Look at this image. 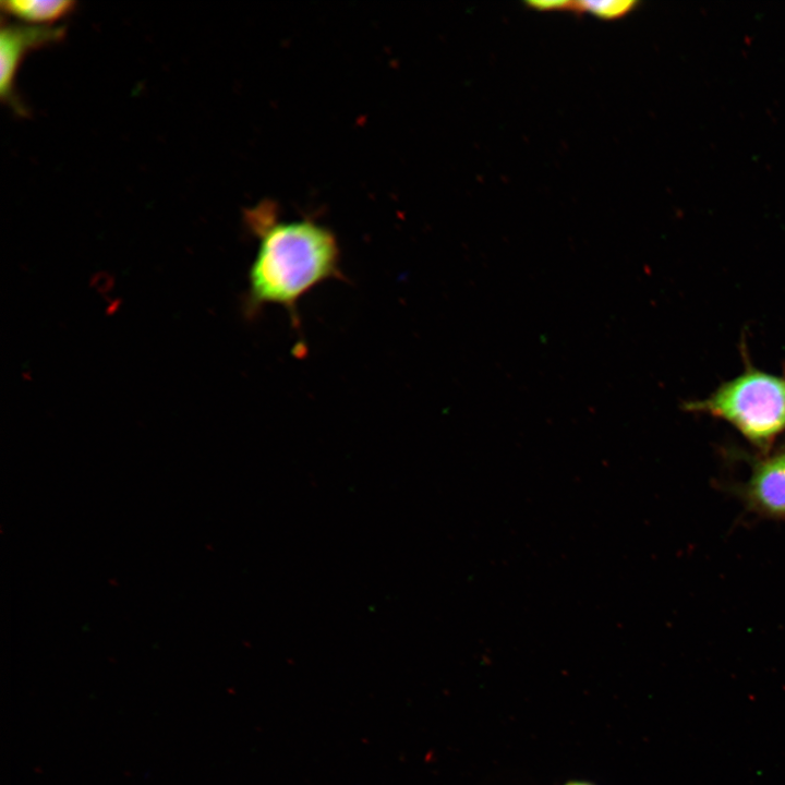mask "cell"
<instances>
[{
	"label": "cell",
	"mask_w": 785,
	"mask_h": 785,
	"mask_svg": "<svg viewBox=\"0 0 785 785\" xmlns=\"http://www.w3.org/2000/svg\"><path fill=\"white\" fill-rule=\"evenodd\" d=\"M637 5L636 1H572L571 9L575 12H590L602 19H617L627 14Z\"/></svg>",
	"instance_id": "obj_6"
},
{
	"label": "cell",
	"mask_w": 785,
	"mask_h": 785,
	"mask_svg": "<svg viewBox=\"0 0 785 785\" xmlns=\"http://www.w3.org/2000/svg\"><path fill=\"white\" fill-rule=\"evenodd\" d=\"M684 408L728 422L752 446L766 454L776 437L785 433V375L748 365L708 398L688 401Z\"/></svg>",
	"instance_id": "obj_2"
},
{
	"label": "cell",
	"mask_w": 785,
	"mask_h": 785,
	"mask_svg": "<svg viewBox=\"0 0 785 785\" xmlns=\"http://www.w3.org/2000/svg\"><path fill=\"white\" fill-rule=\"evenodd\" d=\"M75 2L69 0H3L1 8L9 15L28 23H52L69 14Z\"/></svg>",
	"instance_id": "obj_5"
},
{
	"label": "cell",
	"mask_w": 785,
	"mask_h": 785,
	"mask_svg": "<svg viewBox=\"0 0 785 785\" xmlns=\"http://www.w3.org/2000/svg\"><path fill=\"white\" fill-rule=\"evenodd\" d=\"M740 496L751 511L785 520V445L753 461Z\"/></svg>",
	"instance_id": "obj_3"
},
{
	"label": "cell",
	"mask_w": 785,
	"mask_h": 785,
	"mask_svg": "<svg viewBox=\"0 0 785 785\" xmlns=\"http://www.w3.org/2000/svg\"><path fill=\"white\" fill-rule=\"evenodd\" d=\"M571 2L572 1L542 0V1H529V2H527V4H529L533 9H539V10H570Z\"/></svg>",
	"instance_id": "obj_7"
},
{
	"label": "cell",
	"mask_w": 785,
	"mask_h": 785,
	"mask_svg": "<svg viewBox=\"0 0 785 785\" xmlns=\"http://www.w3.org/2000/svg\"><path fill=\"white\" fill-rule=\"evenodd\" d=\"M64 34L63 27H50L49 25H17L8 24L1 27L0 33V93L2 99L7 100L17 109L21 105L15 99L14 78L20 62L24 55L43 45L58 41Z\"/></svg>",
	"instance_id": "obj_4"
},
{
	"label": "cell",
	"mask_w": 785,
	"mask_h": 785,
	"mask_svg": "<svg viewBox=\"0 0 785 785\" xmlns=\"http://www.w3.org/2000/svg\"><path fill=\"white\" fill-rule=\"evenodd\" d=\"M245 221L258 247L249 269L244 315L254 318L266 305H279L299 329L300 300L325 281L343 279L338 240L313 219L277 218L265 203L247 210Z\"/></svg>",
	"instance_id": "obj_1"
},
{
	"label": "cell",
	"mask_w": 785,
	"mask_h": 785,
	"mask_svg": "<svg viewBox=\"0 0 785 785\" xmlns=\"http://www.w3.org/2000/svg\"><path fill=\"white\" fill-rule=\"evenodd\" d=\"M567 785H591V784L583 783V782H573V783H569Z\"/></svg>",
	"instance_id": "obj_8"
}]
</instances>
